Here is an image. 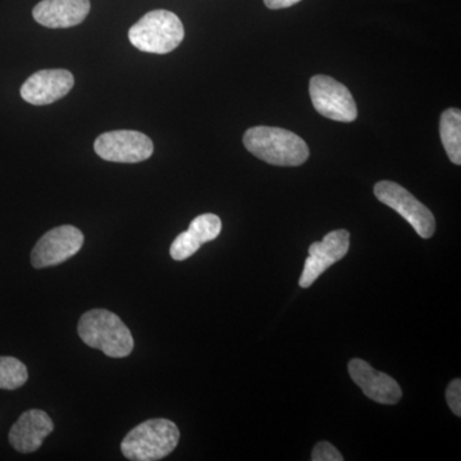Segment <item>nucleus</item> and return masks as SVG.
Segmentation results:
<instances>
[{
  "instance_id": "18",
  "label": "nucleus",
  "mask_w": 461,
  "mask_h": 461,
  "mask_svg": "<svg viewBox=\"0 0 461 461\" xmlns=\"http://www.w3.org/2000/svg\"><path fill=\"white\" fill-rule=\"evenodd\" d=\"M312 460L313 461H342L344 456L339 454L338 448L330 442H320L315 445L313 453H312Z\"/></svg>"
},
{
  "instance_id": "17",
  "label": "nucleus",
  "mask_w": 461,
  "mask_h": 461,
  "mask_svg": "<svg viewBox=\"0 0 461 461\" xmlns=\"http://www.w3.org/2000/svg\"><path fill=\"white\" fill-rule=\"evenodd\" d=\"M200 248L202 247H200L198 242L194 241V240L190 238L189 232L185 230V232L180 233V235L175 239V241L172 242L169 253H171L173 260L182 262V260H186L189 259L190 257H193Z\"/></svg>"
},
{
  "instance_id": "4",
  "label": "nucleus",
  "mask_w": 461,
  "mask_h": 461,
  "mask_svg": "<svg viewBox=\"0 0 461 461\" xmlns=\"http://www.w3.org/2000/svg\"><path fill=\"white\" fill-rule=\"evenodd\" d=\"M184 38L185 29L180 18L165 9L149 12L129 30L130 42L144 53H171Z\"/></svg>"
},
{
  "instance_id": "8",
  "label": "nucleus",
  "mask_w": 461,
  "mask_h": 461,
  "mask_svg": "<svg viewBox=\"0 0 461 461\" xmlns=\"http://www.w3.org/2000/svg\"><path fill=\"white\" fill-rule=\"evenodd\" d=\"M84 241V233L69 224L48 230L32 249L33 268H48L65 263L81 250Z\"/></svg>"
},
{
  "instance_id": "1",
  "label": "nucleus",
  "mask_w": 461,
  "mask_h": 461,
  "mask_svg": "<svg viewBox=\"0 0 461 461\" xmlns=\"http://www.w3.org/2000/svg\"><path fill=\"white\" fill-rule=\"evenodd\" d=\"M242 141L254 157L272 166H302L309 158L306 142L296 133L280 127H251Z\"/></svg>"
},
{
  "instance_id": "5",
  "label": "nucleus",
  "mask_w": 461,
  "mask_h": 461,
  "mask_svg": "<svg viewBox=\"0 0 461 461\" xmlns=\"http://www.w3.org/2000/svg\"><path fill=\"white\" fill-rule=\"evenodd\" d=\"M375 195L379 202L402 215L421 239L432 238L436 230L435 215L402 185L379 181L375 186Z\"/></svg>"
},
{
  "instance_id": "13",
  "label": "nucleus",
  "mask_w": 461,
  "mask_h": 461,
  "mask_svg": "<svg viewBox=\"0 0 461 461\" xmlns=\"http://www.w3.org/2000/svg\"><path fill=\"white\" fill-rule=\"evenodd\" d=\"M90 0H41L32 11L36 23L50 29L80 25L90 12Z\"/></svg>"
},
{
  "instance_id": "7",
  "label": "nucleus",
  "mask_w": 461,
  "mask_h": 461,
  "mask_svg": "<svg viewBox=\"0 0 461 461\" xmlns=\"http://www.w3.org/2000/svg\"><path fill=\"white\" fill-rule=\"evenodd\" d=\"M94 150L107 162L139 163L153 156L154 144L144 133L117 130L102 133L94 142Z\"/></svg>"
},
{
  "instance_id": "19",
  "label": "nucleus",
  "mask_w": 461,
  "mask_h": 461,
  "mask_svg": "<svg viewBox=\"0 0 461 461\" xmlns=\"http://www.w3.org/2000/svg\"><path fill=\"white\" fill-rule=\"evenodd\" d=\"M446 399H447L451 411L456 417H461V381L459 378L454 379L448 384L447 390H446Z\"/></svg>"
},
{
  "instance_id": "9",
  "label": "nucleus",
  "mask_w": 461,
  "mask_h": 461,
  "mask_svg": "<svg viewBox=\"0 0 461 461\" xmlns=\"http://www.w3.org/2000/svg\"><path fill=\"white\" fill-rule=\"evenodd\" d=\"M348 249L350 232L346 230H332L327 233L321 241L313 242L309 248V257L300 277V287H311L330 267L348 254Z\"/></svg>"
},
{
  "instance_id": "3",
  "label": "nucleus",
  "mask_w": 461,
  "mask_h": 461,
  "mask_svg": "<svg viewBox=\"0 0 461 461\" xmlns=\"http://www.w3.org/2000/svg\"><path fill=\"white\" fill-rule=\"evenodd\" d=\"M180 430L172 420L165 418L149 420L130 430L121 444L126 459L157 461L165 459L177 447Z\"/></svg>"
},
{
  "instance_id": "15",
  "label": "nucleus",
  "mask_w": 461,
  "mask_h": 461,
  "mask_svg": "<svg viewBox=\"0 0 461 461\" xmlns=\"http://www.w3.org/2000/svg\"><path fill=\"white\" fill-rule=\"evenodd\" d=\"M29 379L25 364L14 357H0V390L14 391Z\"/></svg>"
},
{
  "instance_id": "6",
  "label": "nucleus",
  "mask_w": 461,
  "mask_h": 461,
  "mask_svg": "<svg viewBox=\"0 0 461 461\" xmlns=\"http://www.w3.org/2000/svg\"><path fill=\"white\" fill-rule=\"evenodd\" d=\"M309 93L315 111L323 117L346 123L357 120V104L350 90L335 78L326 75L313 76Z\"/></svg>"
},
{
  "instance_id": "2",
  "label": "nucleus",
  "mask_w": 461,
  "mask_h": 461,
  "mask_svg": "<svg viewBox=\"0 0 461 461\" xmlns=\"http://www.w3.org/2000/svg\"><path fill=\"white\" fill-rule=\"evenodd\" d=\"M77 332L85 344L109 357H129L135 345L129 327L117 314L105 309H93L83 314Z\"/></svg>"
},
{
  "instance_id": "11",
  "label": "nucleus",
  "mask_w": 461,
  "mask_h": 461,
  "mask_svg": "<svg viewBox=\"0 0 461 461\" xmlns=\"http://www.w3.org/2000/svg\"><path fill=\"white\" fill-rule=\"evenodd\" d=\"M348 373L364 395L373 402L384 405H395L402 396V388L395 379L386 373L375 371L362 359H353L348 363Z\"/></svg>"
},
{
  "instance_id": "16",
  "label": "nucleus",
  "mask_w": 461,
  "mask_h": 461,
  "mask_svg": "<svg viewBox=\"0 0 461 461\" xmlns=\"http://www.w3.org/2000/svg\"><path fill=\"white\" fill-rule=\"evenodd\" d=\"M221 230H222V221L218 215L212 213H205L194 218L189 229H187L190 238L198 242L200 247L217 239Z\"/></svg>"
},
{
  "instance_id": "12",
  "label": "nucleus",
  "mask_w": 461,
  "mask_h": 461,
  "mask_svg": "<svg viewBox=\"0 0 461 461\" xmlns=\"http://www.w3.org/2000/svg\"><path fill=\"white\" fill-rule=\"evenodd\" d=\"M54 430L53 420L47 412L32 409L25 411L9 430V442L18 453L39 450L44 439Z\"/></svg>"
},
{
  "instance_id": "20",
  "label": "nucleus",
  "mask_w": 461,
  "mask_h": 461,
  "mask_svg": "<svg viewBox=\"0 0 461 461\" xmlns=\"http://www.w3.org/2000/svg\"><path fill=\"white\" fill-rule=\"evenodd\" d=\"M302 0H264V5L269 9H284L293 7Z\"/></svg>"
},
{
  "instance_id": "10",
  "label": "nucleus",
  "mask_w": 461,
  "mask_h": 461,
  "mask_svg": "<svg viewBox=\"0 0 461 461\" xmlns=\"http://www.w3.org/2000/svg\"><path fill=\"white\" fill-rule=\"evenodd\" d=\"M74 85V75L67 69H42L23 83L21 96L32 105H50L65 98Z\"/></svg>"
},
{
  "instance_id": "14",
  "label": "nucleus",
  "mask_w": 461,
  "mask_h": 461,
  "mask_svg": "<svg viewBox=\"0 0 461 461\" xmlns=\"http://www.w3.org/2000/svg\"><path fill=\"white\" fill-rule=\"evenodd\" d=\"M439 136L454 165H461V112L457 108L446 109L439 120Z\"/></svg>"
}]
</instances>
